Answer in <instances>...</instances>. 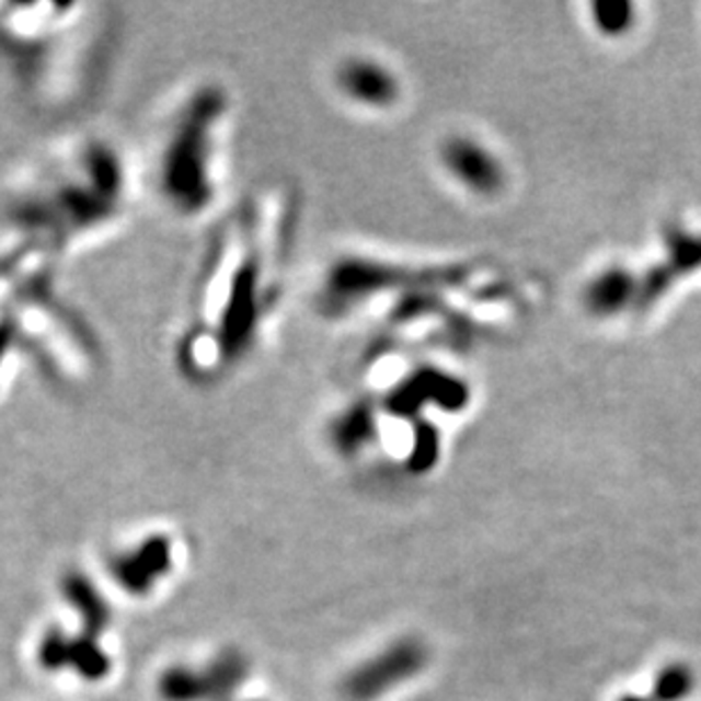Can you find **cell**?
<instances>
[{"label": "cell", "instance_id": "1", "mask_svg": "<svg viewBox=\"0 0 701 701\" xmlns=\"http://www.w3.org/2000/svg\"><path fill=\"white\" fill-rule=\"evenodd\" d=\"M302 207L296 182L268 177L214 222L171 345L184 384H226L268 345L289 294Z\"/></svg>", "mask_w": 701, "mask_h": 701}, {"label": "cell", "instance_id": "2", "mask_svg": "<svg viewBox=\"0 0 701 701\" xmlns=\"http://www.w3.org/2000/svg\"><path fill=\"white\" fill-rule=\"evenodd\" d=\"M139 196V169L116 137L99 130L69 135L3 188V243L32 248L64 266L130 228Z\"/></svg>", "mask_w": 701, "mask_h": 701}, {"label": "cell", "instance_id": "3", "mask_svg": "<svg viewBox=\"0 0 701 701\" xmlns=\"http://www.w3.org/2000/svg\"><path fill=\"white\" fill-rule=\"evenodd\" d=\"M120 44L116 8L84 0H0V67L30 112L67 118L89 107Z\"/></svg>", "mask_w": 701, "mask_h": 701}, {"label": "cell", "instance_id": "4", "mask_svg": "<svg viewBox=\"0 0 701 701\" xmlns=\"http://www.w3.org/2000/svg\"><path fill=\"white\" fill-rule=\"evenodd\" d=\"M234 137L237 101L222 80H191L169 101L152 133L148 184L173 218L196 226L230 209Z\"/></svg>", "mask_w": 701, "mask_h": 701}, {"label": "cell", "instance_id": "5", "mask_svg": "<svg viewBox=\"0 0 701 701\" xmlns=\"http://www.w3.org/2000/svg\"><path fill=\"white\" fill-rule=\"evenodd\" d=\"M59 264L25 245H0V313L25 359L61 391L82 393L105 372V349L89 318L59 286Z\"/></svg>", "mask_w": 701, "mask_h": 701}, {"label": "cell", "instance_id": "6", "mask_svg": "<svg viewBox=\"0 0 701 701\" xmlns=\"http://www.w3.org/2000/svg\"><path fill=\"white\" fill-rule=\"evenodd\" d=\"M330 82L345 107L366 114L389 112L402 95L398 73L384 59L370 53H347L338 57Z\"/></svg>", "mask_w": 701, "mask_h": 701}, {"label": "cell", "instance_id": "7", "mask_svg": "<svg viewBox=\"0 0 701 701\" xmlns=\"http://www.w3.org/2000/svg\"><path fill=\"white\" fill-rule=\"evenodd\" d=\"M23 359L25 355L19 345V338L10 327L8 318L0 313V398H3L5 391L12 387Z\"/></svg>", "mask_w": 701, "mask_h": 701}, {"label": "cell", "instance_id": "8", "mask_svg": "<svg viewBox=\"0 0 701 701\" xmlns=\"http://www.w3.org/2000/svg\"><path fill=\"white\" fill-rule=\"evenodd\" d=\"M692 688V675L686 667H670L656 681L658 701H679Z\"/></svg>", "mask_w": 701, "mask_h": 701}, {"label": "cell", "instance_id": "9", "mask_svg": "<svg viewBox=\"0 0 701 701\" xmlns=\"http://www.w3.org/2000/svg\"><path fill=\"white\" fill-rule=\"evenodd\" d=\"M624 701H643V699H624Z\"/></svg>", "mask_w": 701, "mask_h": 701}]
</instances>
